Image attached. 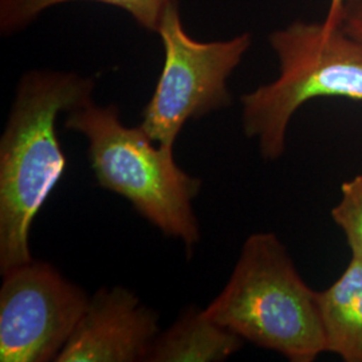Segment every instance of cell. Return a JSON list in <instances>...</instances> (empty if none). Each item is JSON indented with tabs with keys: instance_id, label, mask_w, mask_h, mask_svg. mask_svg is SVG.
I'll return each mask as SVG.
<instances>
[{
	"instance_id": "13",
	"label": "cell",
	"mask_w": 362,
	"mask_h": 362,
	"mask_svg": "<svg viewBox=\"0 0 362 362\" xmlns=\"http://www.w3.org/2000/svg\"><path fill=\"white\" fill-rule=\"evenodd\" d=\"M348 0H330V6H329V11L326 15V21L337 23V25H342V8L344 4Z\"/></svg>"
},
{
	"instance_id": "9",
	"label": "cell",
	"mask_w": 362,
	"mask_h": 362,
	"mask_svg": "<svg viewBox=\"0 0 362 362\" xmlns=\"http://www.w3.org/2000/svg\"><path fill=\"white\" fill-rule=\"evenodd\" d=\"M242 345L240 337L214 322L204 310L189 308L167 332L157 336L146 361H226Z\"/></svg>"
},
{
	"instance_id": "5",
	"label": "cell",
	"mask_w": 362,
	"mask_h": 362,
	"mask_svg": "<svg viewBox=\"0 0 362 362\" xmlns=\"http://www.w3.org/2000/svg\"><path fill=\"white\" fill-rule=\"evenodd\" d=\"M156 34L164 47V65L140 127L156 144L173 151L188 121L231 105L228 79L250 50L252 35L196 40L182 26L179 3L167 10Z\"/></svg>"
},
{
	"instance_id": "12",
	"label": "cell",
	"mask_w": 362,
	"mask_h": 362,
	"mask_svg": "<svg viewBox=\"0 0 362 362\" xmlns=\"http://www.w3.org/2000/svg\"><path fill=\"white\" fill-rule=\"evenodd\" d=\"M342 26L362 43V0H348L342 8Z\"/></svg>"
},
{
	"instance_id": "1",
	"label": "cell",
	"mask_w": 362,
	"mask_h": 362,
	"mask_svg": "<svg viewBox=\"0 0 362 362\" xmlns=\"http://www.w3.org/2000/svg\"><path fill=\"white\" fill-rule=\"evenodd\" d=\"M95 82L77 73L31 70L21 78L0 139V272L33 260V221L67 167L57 119L93 100Z\"/></svg>"
},
{
	"instance_id": "7",
	"label": "cell",
	"mask_w": 362,
	"mask_h": 362,
	"mask_svg": "<svg viewBox=\"0 0 362 362\" xmlns=\"http://www.w3.org/2000/svg\"><path fill=\"white\" fill-rule=\"evenodd\" d=\"M158 334V315L134 293L104 287L89 299L55 361H146Z\"/></svg>"
},
{
	"instance_id": "8",
	"label": "cell",
	"mask_w": 362,
	"mask_h": 362,
	"mask_svg": "<svg viewBox=\"0 0 362 362\" xmlns=\"http://www.w3.org/2000/svg\"><path fill=\"white\" fill-rule=\"evenodd\" d=\"M326 351L362 362V260L350 258L336 282L318 293Z\"/></svg>"
},
{
	"instance_id": "11",
	"label": "cell",
	"mask_w": 362,
	"mask_h": 362,
	"mask_svg": "<svg viewBox=\"0 0 362 362\" xmlns=\"http://www.w3.org/2000/svg\"><path fill=\"white\" fill-rule=\"evenodd\" d=\"M332 218L345 233L351 257L362 260V173L342 182Z\"/></svg>"
},
{
	"instance_id": "4",
	"label": "cell",
	"mask_w": 362,
	"mask_h": 362,
	"mask_svg": "<svg viewBox=\"0 0 362 362\" xmlns=\"http://www.w3.org/2000/svg\"><path fill=\"white\" fill-rule=\"evenodd\" d=\"M279 61V76L245 94L242 127L258 141L269 161L286 152L287 130L300 106L336 97L362 103V43L342 25L297 21L269 37Z\"/></svg>"
},
{
	"instance_id": "3",
	"label": "cell",
	"mask_w": 362,
	"mask_h": 362,
	"mask_svg": "<svg viewBox=\"0 0 362 362\" xmlns=\"http://www.w3.org/2000/svg\"><path fill=\"white\" fill-rule=\"evenodd\" d=\"M65 128L86 137L100 187L129 200L144 219L189 251L199 243L194 200L202 180L176 164L173 151L156 144L140 125L122 124L116 105L100 106L93 100L67 113Z\"/></svg>"
},
{
	"instance_id": "10",
	"label": "cell",
	"mask_w": 362,
	"mask_h": 362,
	"mask_svg": "<svg viewBox=\"0 0 362 362\" xmlns=\"http://www.w3.org/2000/svg\"><path fill=\"white\" fill-rule=\"evenodd\" d=\"M71 1H94L119 8L145 30L157 33L163 16L179 0H0V31L8 37L34 23L45 11Z\"/></svg>"
},
{
	"instance_id": "2",
	"label": "cell",
	"mask_w": 362,
	"mask_h": 362,
	"mask_svg": "<svg viewBox=\"0 0 362 362\" xmlns=\"http://www.w3.org/2000/svg\"><path fill=\"white\" fill-rule=\"evenodd\" d=\"M204 314L288 361H315L326 351L318 291L305 284L274 233L247 238L227 285Z\"/></svg>"
},
{
	"instance_id": "6",
	"label": "cell",
	"mask_w": 362,
	"mask_h": 362,
	"mask_svg": "<svg viewBox=\"0 0 362 362\" xmlns=\"http://www.w3.org/2000/svg\"><path fill=\"white\" fill-rule=\"evenodd\" d=\"M1 275L0 361H55L89 298L52 264L34 259Z\"/></svg>"
}]
</instances>
